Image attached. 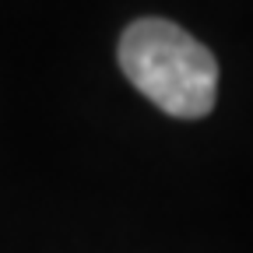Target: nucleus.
<instances>
[{"label": "nucleus", "mask_w": 253, "mask_h": 253, "mask_svg": "<svg viewBox=\"0 0 253 253\" xmlns=\"http://www.w3.org/2000/svg\"><path fill=\"white\" fill-rule=\"evenodd\" d=\"M120 67L148 102L179 120L214 109L218 63L204 42L166 18H141L120 36Z\"/></svg>", "instance_id": "nucleus-1"}]
</instances>
